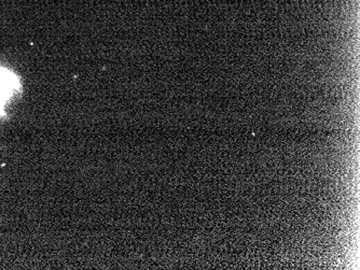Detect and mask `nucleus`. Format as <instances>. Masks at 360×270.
I'll return each mask as SVG.
<instances>
[{
  "mask_svg": "<svg viewBox=\"0 0 360 270\" xmlns=\"http://www.w3.org/2000/svg\"><path fill=\"white\" fill-rule=\"evenodd\" d=\"M20 88L21 86L18 76L10 70L0 67V114Z\"/></svg>",
  "mask_w": 360,
  "mask_h": 270,
  "instance_id": "f257e3e1",
  "label": "nucleus"
}]
</instances>
